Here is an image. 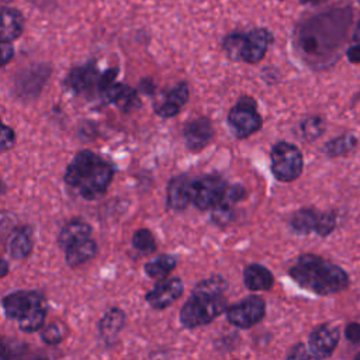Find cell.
<instances>
[{
	"label": "cell",
	"instance_id": "5b68a950",
	"mask_svg": "<svg viewBox=\"0 0 360 360\" xmlns=\"http://www.w3.org/2000/svg\"><path fill=\"white\" fill-rule=\"evenodd\" d=\"M266 314V302L259 295H249L226 308L225 315L231 325L239 329H249L257 325Z\"/></svg>",
	"mask_w": 360,
	"mask_h": 360
},
{
	"label": "cell",
	"instance_id": "d590c367",
	"mask_svg": "<svg viewBox=\"0 0 360 360\" xmlns=\"http://www.w3.org/2000/svg\"><path fill=\"white\" fill-rule=\"evenodd\" d=\"M15 143V132L14 129H11L7 124H3L1 127V139H0V145H1V150L6 152L8 149H11Z\"/></svg>",
	"mask_w": 360,
	"mask_h": 360
},
{
	"label": "cell",
	"instance_id": "30bf717a",
	"mask_svg": "<svg viewBox=\"0 0 360 360\" xmlns=\"http://www.w3.org/2000/svg\"><path fill=\"white\" fill-rule=\"evenodd\" d=\"M340 340V330L338 326L322 323L312 329L308 338V349L315 359L329 357Z\"/></svg>",
	"mask_w": 360,
	"mask_h": 360
},
{
	"label": "cell",
	"instance_id": "f1b7e54d",
	"mask_svg": "<svg viewBox=\"0 0 360 360\" xmlns=\"http://www.w3.org/2000/svg\"><path fill=\"white\" fill-rule=\"evenodd\" d=\"M228 284L226 280L221 276H211L208 278L201 280L193 290L197 294H208V295H224Z\"/></svg>",
	"mask_w": 360,
	"mask_h": 360
},
{
	"label": "cell",
	"instance_id": "9c48e42d",
	"mask_svg": "<svg viewBox=\"0 0 360 360\" xmlns=\"http://www.w3.org/2000/svg\"><path fill=\"white\" fill-rule=\"evenodd\" d=\"M46 302L45 297L38 291H14L3 297L1 305L8 319L20 321L37 305Z\"/></svg>",
	"mask_w": 360,
	"mask_h": 360
},
{
	"label": "cell",
	"instance_id": "b9f144b4",
	"mask_svg": "<svg viewBox=\"0 0 360 360\" xmlns=\"http://www.w3.org/2000/svg\"><path fill=\"white\" fill-rule=\"evenodd\" d=\"M7 271H8V264H7V260H6V259H3V260H1V277H6Z\"/></svg>",
	"mask_w": 360,
	"mask_h": 360
},
{
	"label": "cell",
	"instance_id": "e0dca14e",
	"mask_svg": "<svg viewBox=\"0 0 360 360\" xmlns=\"http://www.w3.org/2000/svg\"><path fill=\"white\" fill-rule=\"evenodd\" d=\"M104 98L108 103H114L120 110L124 112H129L139 107V97L135 89L122 84V83H112L104 93Z\"/></svg>",
	"mask_w": 360,
	"mask_h": 360
},
{
	"label": "cell",
	"instance_id": "83f0119b",
	"mask_svg": "<svg viewBox=\"0 0 360 360\" xmlns=\"http://www.w3.org/2000/svg\"><path fill=\"white\" fill-rule=\"evenodd\" d=\"M132 246L139 253L149 255L156 250V239L149 229L141 228V229H136L132 235Z\"/></svg>",
	"mask_w": 360,
	"mask_h": 360
},
{
	"label": "cell",
	"instance_id": "7402d4cb",
	"mask_svg": "<svg viewBox=\"0 0 360 360\" xmlns=\"http://www.w3.org/2000/svg\"><path fill=\"white\" fill-rule=\"evenodd\" d=\"M24 31V17L20 10L3 7L1 10V41L13 42Z\"/></svg>",
	"mask_w": 360,
	"mask_h": 360
},
{
	"label": "cell",
	"instance_id": "7c38bea8",
	"mask_svg": "<svg viewBox=\"0 0 360 360\" xmlns=\"http://www.w3.org/2000/svg\"><path fill=\"white\" fill-rule=\"evenodd\" d=\"M273 34L267 28H253L246 32L240 60L246 63L260 62L273 44Z\"/></svg>",
	"mask_w": 360,
	"mask_h": 360
},
{
	"label": "cell",
	"instance_id": "7bdbcfd3",
	"mask_svg": "<svg viewBox=\"0 0 360 360\" xmlns=\"http://www.w3.org/2000/svg\"><path fill=\"white\" fill-rule=\"evenodd\" d=\"M302 4H321V3H325L328 0H300Z\"/></svg>",
	"mask_w": 360,
	"mask_h": 360
},
{
	"label": "cell",
	"instance_id": "52a82bcc",
	"mask_svg": "<svg viewBox=\"0 0 360 360\" xmlns=\"http://www.w3.org/2000/svg\"><path fill=\"white\" fill-rule=\"evenodd\" d=\"M226 183L222 177L208 174L195 180L194 184V201L193 204L198 210H212L218 205L226 191Z\"/></svg>",
	"mask_w": 360,
	"mask_h": 360
},
{
	"label": "cell",
	"instance_id": "ac0fdd59",
	"mask_svg": "<svg viewBox=\"0 0 360 360\" xmlns=\"http://www.w3.org/2000/svg\"><path fill=\"white\" fill-rule=\"evenodd\" d=\"M34 248L32 242V228L28 225L17 226L13 229V232L8 236V243H7V252L8 255L15 259L21 260L25 259L31 255Z\"/></svg>",
	"mask_w": 360,
	"mask_h": 360
},
{
	"label": "cell",
	"instance_id": "8fae6325",
	"mask_svg": "<svg viewBox=\"0 0 360 360\" xmlns=\"http://www.w3.org/2000/svg\"><path fill=\"white\" fill-rule=\"evenodd\" d=\"M184 291V285L181 278L170 277L162 281H158L152 290H149L145 295L146 302L153 309H165L170 307L174 301H177Z\"/></svg>",
	"mask_w": 360,
	"mask_h": 360
},
{
	"label": "cell",
	"instance_id": "60d3db41",
	"mask_svg": "<svg viewBox=\"0 0 360 360\" xmlns=\"http://www.w3.org/2000/svg\"><path fill=\"white\" fill-rule=\"evenodd\" d=\"M353 41H354V42H360V21H359V22L356 24V27H354Z\"/></svg>",
	"mask_w": 360,
	"mask_h": 360
},
{
	"label": "cell",
	"instance_id": "d4e9b609",
	"mask_svg": "<svg viewBox=\"0 0 360 360\" xmlns=\"http://www.w3.org/2000/svg\"><path fill=\"white\" fill-rule=\"evenodd\" d=\"M177 260L174 256L170 255H159L156 259L148 262L145 264V273L148 277L156 281H162L169 278L170 273L174 270Z\"/></svg>",
	"mask_w": 360,
	"mask_h": 360
},
{
	"label": "cell",
	"instance_id": "277c9868",
	"mask_svg": "<svg viewBox=\"0 0 360 360\" xmlns=\"http://www.w3.org/2000/svg\"><path fill=\"white\" fill-rule=\"evenodd\" d=\"M263 118L257 112L255 98L243 96L228 112V125L236 138H248L262 128Z\"/></svg>",
	"mask_w": 360,
	"mask_h": 360
},
{
	"label": "cell",
	"instance_id": "ba28073f",
	"mask_svg": "<svg viewBox=\"0 0 360 360\" xmlns=\"http://www.w3.org/2000/svg\"><path fill=\"white\" fill-rule=\"evenodd\" d=\"M101 75L94 62L73 68L66 79L65 86L75 94H91L94 90L98 91Z\"/></svg>",
	"mask_w": 360,
	"mask_h": 360
},
{
	"label": "cell",
	"instance_id": "ee69618b",
	"mask_svg": "<svg viewBox=\"0 0 360 360\" xmlns=\"http://www.w3.org/2000/svg\"><path fill=\"white\" fill-rule=\"evenodd\" d=\"M356 359H360V353H359V354H356Z\"/></svg>",
	"mask_w": 360,
	"mask_h": 360
},
{
	"label": "cell",
	"instance_id": "44dd1931",
	"mask_svg": "<svg viewBox=\"0 0 360 360\" xmlns=\"http://www.w3.org/2000/svg\"><path fill=\"white\" fill-rule=\"evenodd\" d=\"M91 233V226L80 219V218H73L70 221H68L63 228L60 229L59 235H58V245L65 250L66 248H69L70 245L89 238Z\"/></svg>",
	"mask_w": 360,
	"mask_h": 360
},
{
	"label": "cell",
	"instance_id": "4fadbf2b",
	"mask_svg": "<svg viewBox=\"0 0 360 360\" xmlns=\"http://www.w3.org/2000/svg\"><path fill=\"white\" fill-rule=\"evenodd\" d=\"M183 138L188 150L198 152L212 141L214 127L211 121L205 117L194 118L186 122L183 128Z\"/></svg>",
	"mask_w": 360,
	"mask_h": 360
},
{
	"label": "cell",
	"instance_id": "3957f363",
	"mask_svg": "<svg viewBox=\"0 0 360 360\" xmlns=\"http://www.w3.org/2000/svg\"><path fill=\"white\" fill-rule=\"evenodd\" d=\"M271 172L278 181H292L298 179L304 169L301 150L290 142H277L270 152Z\"/></svg>",
	"mask_w": 360,
	"mask_h": 360
},
{
	"label": "cell",
	"instance_id": "8992f818",
	"mask_svg": "<svg viewBox=\"0 0 360 360\" xmlns=\"http://www.w3.org/2000/svg\"><path fill=\"white\" fill-rule=\"evenodd\" d=\"M112 166L101 158L91 172L76 187V191L84 200H96L107 191L112 181Z\"/></svg>",
	"mask_w": 360,
	"mask_h": 360
},
{
	"label": "cell",
	"instance_id": "4316f807",
	"mask_svg": "<svg viewBox=\"0 0 360 360\" xmlns=\"http://www.w3.org/2000/svg\"><path fill=\"white\" fill-rule=\"evenodd\" d=\"M357 145V139L353 135H340L338 138L330 139L329 142L325 143L323 152L330 156V158H336V156H343L350 153Z\"/></svg>",
	"mask_w": 360,
	"mask_h": 360
},
{
	"label": "cell",
	"instance_id": "74e56055",
	"mask_svg": "<svg viewBox=\"0 0 360 360\" xmlns=\"http://www.w3.org/2000/svg\"><path fill=\"white\" fill-rule=\"evenodd\" d=\"M287 357H288V359H309V357H314V356L311 354L309 349H307L304 345L298 343V345H295V346L290 350V353L287 354Z\"/></svg>",
	"mask_w": 360,
	"mask_h": 360
},
{
	"label": "cell",
	"instance_id": "ab89813d",
	"mask_svg": "<svg viewBox=\"0 0 360 360\" xmlns=\"http://www.w3.org/2000/svg\"><path fill=\"white\" fill-rule=\"evenodd\" d=\"M346 55L352 63H360V42H356L353 46H350Z\"/></svg>",
	"mask_w": 360,
	"mask_h": 360
},
{
	"label": "cell",
	"instance_id": "f546056e",
	"mask_svg": "<svg viewBox=\"0 0 360 360\" xmlns=\"http://www.w3.org/2000/svg\"><path fill=\"white\" fill-rule=\"evenodd\" d=\"M68 335V326L60 321H53L41 329V339L46 345H58Z\"/></svg>",
	"mask_w": 360,
	"mask_h": 360
},
{
	"label": "cell",
	"instance_id": "1f68e13d",
	"mask_svg": "<svg viewBox=\"0 0 360 360\" xmlns=\"http://www.w3.org/2000/svg\"><path fill=\"white\" fill-rule=\"evenodd\" d=\"M300 128H301V135L304 139L314 141L323 132L325 125L319 117H308L301 122Z\"/></svg>",
	"mask_w": 360,
	"mask_h": 360
},
{
	"label": "cell",
	"instance_id": "4dcf8cb0",
	"mask_svg": "<svg viewBox=\"0 0 360 360\" xmlns=\"http://www.w3.org/2000/svg\"><path fill=\"white\" fill-rule=\"evenodd\" d=\"M246 34L243 32H232L224 38L222 48L226 53V56L232 60H240L243 44H245Z\"/></svg>",
	"mask_w": 360,
	"mask_h": 360
},
{
	"label": "cell",
	"instance_id": "8d00e7d4",
	"mask_svg": "<svg viewBox=\"0 0 360 360\" xmlns=\"http://www.w3.org/2000/svg\"><path fill=\"white\" fill-rule=\"evenodd\" d=\"M345 336L352 343L360 342V323L359 322H350L345 328Z\"/></svg>",
	"mask_w": 360,
	"mask_h": 360
},
{
	"label": "cell",
	"instance_id": "d6a6232c",
	"mask_svg": "<svg viewBox=\"0 0 360 360\" xmlns=\"http://www.w3.org/2000/svg\"><path fill=\"white\" fill-rule=\"evenodd\" d=\"M211 218L217 225H228L233 218L232 205H229L226 202H219L218 205H215L212 208Z\"/></svg>",
	"mask_w": 360,
	"mask_h": 360
},
{
	"label": "cell",
	"instance_id": "f35d334b",
	"mask_svg": "<svg viewBox=\"0 0 360 360\" xmlns=\"http://www.w3.org/2000/svg\"><path fill=\"white\" fill-rule=\"evenodd\" d=\"M14 56V48L11 42L1 41V66H6Z\"/></svg>",
	"mask_w": 360,
	"mask_h": 360
},
{
	"label": "cell",
	"instance_id": "cb8c5ba5",
	"mask_svg": "<svg viewBox=\"0 0 360 360\" xmlns=\"http://www.w3.org/2000/svg\"><path fill=\"white\" fill-rule=\"evenodd\" d=\"M125 323V314L120 308L108 309L98 322V333L104 340L111 342L122 329Z\"/></svg>",
	"mask_w": 360,
	"mask_h": 360
},
{
	"label": "cell",
	"instance_id": "9a60e30c",
	"mask_svg": "<svg viewBox=\"0 0 360 360\" xmlns=\"http://www.w3.org/2000/svg\"><path fill=\"white\" fill-rule=\"evenodd\" d=\"M98 160H100V156L91 150L84 149V150L77 152L65 170L63 180H65L66 186L76 190V187L90 173V170L96 166V163Z\"/></svg>",
	"mask_w": 360,
	"mask_h": 360
},
{
	"label": "cell",
	"instance_id": "484cf974",
	"mask_svg": "<svg viewBox=\"0 0 360 360\" xmlns=\"http://www.w3.org/2000/svg\"><path fill=\"white\" fill-rule=\"evenodd\" d=\"M46 312H48L46 302H42V304L37 305L34 309H31L25 316H22L18 321L20 329L25 333H32V332H37V330L42 329L44 323H45Z\"/></svg>",
	"mask_w": 360,
	"mask_h": 360
},
{
	"label": "cell",
	"instance_id": "d6986e66",
	"mask_svg": "<svg viewBox=\"0 0 360 360\" xmlns=\"http://www.w3.org/2000/svg\"><path fill=\"white\" fill-rule=\"evenodd\" d=\"M243 283L250 291H269L274 284V276L267 267L252 263L243 270Z\"/></svg>",
	"mask_w": 360,
	"mask_h": 360
},
{
	"label": "cell",
	"instance_id": "836d02e7",
	"mask_svg": "<svg viewBox=\"0 0 360 360\" xmlns=\"http://www.w3.org/2000/svg\"><path fill=\"white\" fill-rule=\"evenodd\" d=\"M335 226H336V214L332 211L321 212L316 233L321 236H328L335 229Z\"/></svg>",
	"mask_w": 360,
	"mask_h": 360
},
{
	"label": "cell",
	"instance_id": "e575fe53",
	"mask_svg": "<svg viewBox=\"0 0 360 360\" xmlns=\"http://www.w3.org/2000/svg\"><path fill=\"white\" fill-rule=\"evenodd\" d=\"M246 195V190L243 186L240 184H232V186H228L226 187V191H225V195L222 198L221 202H226L229 205H233L239 201H242Z\"/></svg>",
	"mask_w": 360,
	"mask_h": 360
},
{
	"label": "cell",
	"instance_id": "7a4b0ae2",
	"mask_svg": "<svg viewBox=\"0 0 360 360\" xmlns=\"http://www.w3.org/2000/svg\"><path fill=\"white\" fill-rule=\"evenodd\" d=\"M226 298L224 295H208L193 292L191 297L183 304L179 319L187 329L208 325L226 311Z\"/></svg>",
	"mask_w": 360,
	"mask_h": 360
},
{
	"label": "cell",
	"instance_id": "2e32d148",
	"mask_svg": "<svg viewBox=\"0 0 360 360\" xmlns=\"http://www.w3.org/2000/svg\"><path fill=\"white\" fill-rule=\"evenodd\" d=\"M190 97V87L186 82H179L172 86L162 103L156 107V114L162 118H170L179 114L183 105L188 101Z\"/></svg>",
	"mask_w": 360,
	"mask_h": 360
},
{
	"label": "cell",
	"instance_id": "ffe728a7",
	"mask_svg": "<svg viewBox=\"0 0 360 360\" xmlns=\"http://www.w3.org/2000/svg\"><path fill=\"white\" fill-rule=\"evenodd\" d=\"M97 253V243L90 236L84 238L65 249L66 264L72 269L79 267L91 260Z\"/></svg>",
	"mask_w": 360,
	"mask_h": 360
},
{
	"label": "cell",
	"instance_id": "603a6c76",
	"mask_svg": "<svg viewBox=\"0 0 360 360\" xmlns=\"http://www.w3.org/2000/svg\"><path fill=\"white\" fill-rule=\"evenodd\" d=\"M321 218V212L314 208H301L290 217V228L300 235H308L311 232H316L318 222Z\"/></svg>",
	"mask_w": 360,
	"mask_h": 360
},
{
	"label": "cell",
	"instance_id": "6da1fadb",
	"mask_svg": "<svg viewBox=\"0 0 360 360\" xmlns=\"http://www.w3.org/2000/svg\"><path fill=\"white\" fill-rule=\"evenodd\" d=\"M288 274L300 287L318 295L336 294L349 285V276L342 267L311 253L301 255Z\"/></svg>",
	"mask_w": 360,
	"mask_h": 360
},
{
	"label": "cell",
	"instance_id": "5bb4252c",
	"mask_svg": "<svg viewBox=\"0 0 360 360\" xmlns=\"http://www.w3.org/2000/svg\"><path fill=\"white\" fill-rule=\"evenodd\" d=\"M195 180L187 176H176L167 184V207L174 211H183L194 201Z\"/></svg>",
	"mask_w": 360,
	"mask_h": 360
}]
</instances>
